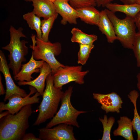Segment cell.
<instances>
[{"instance_id": "obj_2", "label": "cell", "mask_w": 140, "mask_h": 140, "mask_svg": "<svg viewBox=\"0 0 140 140\" xmlns=\"http://www.w3.org/2000/svg\"><path fill=\"white\" fill-rule=\"evenodd\" d=\"M46 81L42 100L38 109L39 114L33 126L39 125L54 116L64 93L62 90V88L54 86L52 73L47 76Z\"/></svg>"}, {"instance_id": "obj_20", "label": "cell", "mask_w": 140, "mask_h": 140, "mask_svg": "<svg viewBox=\"0 0 140 140\" xmlns=\"http://www.w3.org/2000/svg\"><path fill=\"white\" fill-rule=\"evenodd\" d=\"M72 36L71 41L82 44H89L93 43L97 39V37L94 34H89L85 33L78 28L74 27L71 31Z\"/></svg>"}, {"instance_id": "obj_7", "label": "cell", "mask_w": 140, "mask_h": 140, "mask_svg": "<svg viewBox=\"0 0 140 140\" xmlns=\"http://www.w3.org/2000/svg\"><path fill=\"white\" fill-rule=\"evenodd\" d=\"M89 72L88 70L82 71L81 66L60 67L52 74L54 85L57 88H62L63 85L72 81L83 84L84 77Z\"/></svg>"}, {"instance_id": "obj_32", "label": "cell", "mask_w": 140, "mask_h": 140, "mask_svg": "<svg viewBox=\"0 0 140 140\" xmlns=\"http://www.w3.org/2000/svg\"><path fill=\"white\" fill-rule=\"evenodd\" d=\"M123 4H130L135 3V0H120Z\"/></svg>"}, {"instance_id": "obj_17", "label": "cell", "mask_w": 140, "mask_h": 140, "mask_svg": "<svg viewBox=\"0 0 140 140\" xmlns=\"http://www.w3.org/2000/svg\"><path fill=\"white\" fill-rule=\"evenodd\" d=\"M79 18L85 23L97 26L100 17V11L92 6H84L75 9Z\"/></svg>"}, {"instance_id": "obj_29", "label": "cell", "mask_w": 140, "mask_h": 140, "mask_svg": "<svg viewBox=\"0 0 140 140\" xmlns=\"http://www.w3.org/2000/svg\"><path fill=\"white\" fill-rule=\"evenodd\" d=\"M98 7H105L108 4L111 3L114 0H95Z\"/></svg>"}, {"instance_id": "obj_36", "label": "cell", "mask_w": 140, "mask_h": 140, "mask_svg": "<svg viewBox=\"0 0 140 140\" xmlns=\"http://www.w3.org/2000/svg\"><path fill=\"white\" fill-rule=\"evenodd\" d=\"M27 2H32L33 0H25Z\"/></svg>"}, {"instance_id": "obj_1", "label": "cell", "mask_w": 140, "mask_h": 140, "mask_svg": "<svg viewBox=\"0 0 140 140\" xmlns=\"http://www.w3.org/2000/svg\"><path fill=\"white\" fill-rule=\"evenodd\" d=\"M32 113V104H29L16 114H10L0 119V140H22L29 127V119Z\"/></svg>"}, {"instance_id": "obj_22", "label": "cell", "mask_w": 140, "mask_h": 140, "mask_svg": "<svg viewBox=\"0 0 140 140\" xmlns=\"http://www.w3.org/2000/svg\"><path fill=\"white\" fill-rule=\"evenodd\" d=\"M31 29L35 30L37 37L42 39V33L41 29V20L40 18L37 16L33 11L25 14L23 16Z\"/></svg>"}, {"instance_id": "obj_24", "label": "cell", "mask_w": 140, "mask_h": 140, "mask_svg": "<svg viewBox=\"0 0 140 140\" xmlns=\"http://www.w3.org/2000/svg\"><path fill=\"white\" fill-rule=\"evenodd\" d=\"M99 120L102 123L103 128V134L101 140H111L110 132L115 122V118L112 116L108 118L107 116L105 115L103 118L99 117Z\"/></svg>"}, {"instance_id": "obj_30", "label": "cell", "mask_w": 140, "mask_h": 140, "mask_svg": "<svg viewBox=\"0 0 140 140\" xmlns=\"http://www.w3.org/2000/svg\"><path fill=\"white\" fill-rule=\"evenodd\" d=\"M134 20L136 27L138 29V32L140 33V11L136 14Z\"/></svg>"}, {"instance_id": "obj_16", "label": "cell", "mask_w": 140, "mask_h": 140, "mask_svg": "<svg viewBox=\"0 0 140 140\" xmlns=\"http://www.w3.org/2000/svg\"><path fill=\"white\" fill-rule=\"evenodd\" d=\"M97 26L102 34L106 36L109 43H113L117 39L113 25L105 9L100 11V19Z\"/></svg>"}, {"instance_id": "obj_23", "label": "cell", "mask_w": 140, "mask_h": 140, "mask_svg": "<svg viewBox=\"0 0 140 140\" xmlns=\"http://www.w3.org/2000/svg\"><path fill=\"white\" fill-rule=\"evenodd\" d=\"M58 13H56L49 18L41 20V29L42 33V40L45 42L49 41L48 36L50 30Z\"/></svg>"}, {"instance_id": "obj_11", "label": "cell", "mask_w": 140, "mask_h": 140, "mask_svg": "<svg viewBox=\"0 0 140 140\" xmlns=\"http://www.w3.org/2000/svg\"><path fill=\"white\" fill-rule=\"evenodd\" d=\"M94 98L101 105V108L106 113L109 112L119 113L123 103L121 98L117 93L112 92L107 94L94 93Z\"/></svg>"}, {"instance_id": "obj_26", "label": "cell", "mask_w": 140, "mask_h": 140, "mask_svg": "<svg viewBox=\"0 0 140 140\" xmlns=\"http://www.w3.org/2000/svg\"><path fill=\"white\" fill-rule=\"evenodd\" d=\"M132 50L136 59L137 66L140 67V33H136Z\"/></svg>"}, {"instance_id": "obj_10", "label": "cell", "mask_w": 140, "mask_h": 140, "mask_svg": "<svg viewBox=\"0 0 140 140\" xmlns=\"http://www.w3.org/2000/svg\"><path fill=\"white\" fill-rule=\"evenodd\" d=\"M5 56L2 51H0V71L3 75L5 82L6 89L4 99L5 102L11 95L18 94L24 97L28 94L25 91L17 86L13 80L9 71Z\"/></svg>"}, {"instance_id": "obj_8", "label": "cell", "mask_w": 140, "mask_h": 140, "mask_svg": "<svg viewBox=\"0 0 140 140\" xmlns=\"http://www.w3.org/2000/svg\"><path fill=\"white\" fill-rule=\"evenodd\" d=\"M29 93L24 97L17 94H14L8 99V102H0V113L4 110H8L10 114H15L18 112L24 106L28 104L39 102V96L41 95L34 87L30 86Z\"/></svg>"}, {"instance_id": "obj_5", "label": "cell", "mask_w": 140, "mask_h": 140, "mask_svg": "<svg viewBox=\"0 0 140 140\" xmlns=\"http://www.w3.org/2000/svg\"><path fill=\"white\" fill-rule=\"evenodd\" d=\"M73 89V87L70 86L64 92L61 99V104L59 110L47 124L45 127L50 128L60 124L71 125L78 128L80 127L77 121V117L80 114L87 111L78 110L72 106L71 98Z\"/></svg>"}, {"instance_id": "obj_14", "label": "cell", "mask_w": 140, "mask_h": 140, "mask_svg": "<svg viewBox=\"0 0 140 140\" xmlns=\"http://www.w3.org/2000/svg\"><path fill=\"white\" fill-rule=\"evenodd\" d=\"M52 73L51 67L45 61L40 68V74L36 78L28 82L18 81L17 83L19 86L29 85L33 87L36 89L37 92L42 95L44 92L46 79L48 75Z\"/></svg>"}, {"instance_id": "obj_21", "label": "cell", "mask_w": 140, "mask_h": 140, "mask_svg": "<svg viewBox=\"0 0 140 140\" xmlns=\"http://www.w3.org/2000/svg\"><path fill=\"white\" fill-rule=\"evenodd\" d=\"M139 96L138 92L135 90L131 91L128 95L134 106V117L132 123L134 131H136L137 135V140H140V116L138 114L137 108V101Z\"/></svg>"}, {"instance_id": "obj_33", "label": "cell", "mask_w": 140, "mask_h": 140, "mask_svg": "<svg viewBox=\"0 0 140 140\" xmlns=\"http://www.w3.org/2000/svg\"><path fill=\"white\" fill-rule=\"evenodd\" d=\"M136 77L137 80V87L138 90L140 91V71L137 75Z\"/></svg>"}, {"instance_id": "obj_31", "label": "cell", "mask_w": 140, "mask_h": 140, "mask_svg": "<svg viewBox=\"0 0 140 140\" xmlns=\"http://www.w3.org/2000/svg\"><path fill=\"white\" fill-rule=\"evenodd\" d=\"M6 91H5L3 86L2 82V77L0 74V95H4L5 94Z\"/></svg>"}, {"instance_id": "obj_25", "label": "cell", "mask_w": 140, "mask_h": 140, "mask_svg": "<svg viewBox=\"0 0 140 140\" xmlns=\"http://www.w3.org/2000/svg\"><path fill=\"white\" fill-rule=\"evenodd\" d=\"M94 47L93 44H79V50L78 54V63L82 65L85 64L89 57L92 50Z\"/></svg>"}, {"instance_id": "obj_37", "label": "cell", "mask_w": 140, "mask_h": 140, "mask_svg": "<svg viewBox=\"0 0 140 140\" xmlns=\"http://www.w3.org/2000/svg\"><path fill=\"white\" fill-rule=\"evenodd\" d=\"M50 0V1L52 2H53L55 1H56V0Z\"/></svg>"}, {"instance_id": "obj_28", "label": "cell", "mask_w": 140, "mask_h": 140, "mask_svg": "<svg viewBox=\"0 0 140 140\" xmlns=\"http://www.w3.org/2000/svg\"><path fill=\"white\" fill-rule=\"evenodd\" d=\"M22 140H41V139L39 138L36 137L32 133H28L25 134Z\"/></svg>"}, {"instance_id": "obj_3", "label": "cell", "mask_w": 140, "mask_h": 140, "mask_svg": "<svg viewBox=\"0 0 140 140\" xmlns=\"http://www.w3.org/2000/svg\"><path fill=\"white\" fill-rule=\"evenodd\" d=\"M23 29L22 27L16 29L11 26L9 31L10 33V41L9 44L2 47V49L9 51L8 55L10 68L12 71L13 75L15 76L20 71L22 63L26 61L25 58L28 53V48L26 46L27 41L21 40V37L26 38L23 33Z\"/></svg>"}, {"instance_id": "obj_19", "label": "cell", "mask_w": 140, "mask_h": 140, "mask_svg": "<svg viewBox=\"0 0 140 140\" xmlns=\"http://www.w3.org/2000/svg\"><path fill=\"white\" fill-rule=\"evenodd\" d=\"M105 7L114 13L118 12H122L125 14L126 16L134 18L140 11V5L136 3L122 4L111 2L107 4Z\"/></svg>"}, {"instance_id": "obj_9", "label": "cell", "mask_w": 140, "mask_h": 140, "mask_svg": "<svg viewBox=\"0 0 140 140\" xmlns=\"http://www.w3.org/2000/svg\"><path fill=\"white\" fill-rule=\"evenodd\" d=\"M39 138L41 140H76L71 125L60 124L51 128L44 127L38 129Z\"/></svg>"}, {"instance_id": "obj_18", "label": "cell", "mask_w": 140, "mask_h": 140, "mask_svg": "<svg viewBox=\"0 0 140 140\" xmlns=\"http://www.w3.org/2000/svg\"><path fill=\"white\" fill-rule=\"evenodd\" d=\"M117 128L113 132L114 136H120L127 140H133V127L131 119L126 116H121L117 121Z\"/></svg>"}, {"instance_id": "obj_15", "label": "cell", "mask_w": 140, "mask_h": 140, "mask_svg": "<svg viewBox=\"0 0 140 140\" xmlns=\"http://www.w3.org/2000/svg\"><path fill=\"white\" fill-rule=\"evenodd\" d=\"M33 11L37 16L47 19L57 12L53 2L49 0H33L32 1Z\"/></svg>"}, {"instance_id": "obj_27", "label": "cell", "mask_w": 140, "mask_h": 140, "mask_svg": "<svg viewBox=\"0 0 140 140\" xmlns=\"http://www.w3.org/2000/svg\"><path fill=\"white\" fill-rule=\"evenodd\" d=\"M69 3L75 9L86 6L97 5L95 0H69Z\"/></svg>"}, {"instance_id": "obj_35", "label": "cell", "mask_w": 140, "mask_h": 140, "mask_svg": "<svg viewBox=\"0 0 140 140\" xmlns=\"http://www.w3.org/2000/svg\"><path fill=\"white\" fill-rule=\"evenodd\" d=\"M135 3H137L140 5V0H135Z\"/></svg>"}, {"instance_id": "obj_6", "label": "cell", "mask_w": 140, "mask_h": 140, "mask_svg": "<svg viewBox=\"0 0 140 140\" xmlns=\"http://www.w3.org/2000/svg\"><path fill=\"white\" fill-rule=\"evenodd\" d=\"M105 9L113 25L117 39L124 47L132 50L137 33L134 18L126 16L124 19H120L115 13Z\"/></svg>"}, {"instance_id": "obj_4", "label": "cell", "mask_w": 140, "mask_h": 140, "mask_svg": "<svg viewBox=\"0 0 140 140\" xmlns=\"http://www.w3.org/2000/svg\"><path fill=\"white\" fill-rule=\"evenodd\" d=\"M32 44L29 47L32 50L34 59L36 60H43L50 66L53 74L60 67L65 65L60 63L56 59L61 51V45L58 42L52 43L45 41L32 34L31 36Z\"/></svg>"}, {"instance_id": "obj_13", "label": "cell", "mask_w": 140, "mask_h": 140, "mask_svg": "<svg viewBox=\"0 0 140 140\" xmlns=\"http://www.w3.org/2000/svg\"><path fill=\"white\" fill-rule=\"evenodd\" d=\"M43 60H37L33 58V54L30 60L26 64H22L19 73L14 76V79L16 81H30L33 79L32 75L34 73L40 72V68L44 64Z\"/></svg>"}, {"instance_id": "obj_12", "label": "cell", "mask_w": 140, "mask_h": 140, "mask_svg": "<svg viewBox=\"0 0 140 140\" xmlns=\"http://www.w3.org/2000/svg\"><path fill=\"white\" fill-rule=\"evenodd\" d=\"M53 2L57 13L62 17L61 24L65 25L68 22L71 24H77V19L79 18L78 13L76 9L70 5L69 0H58Z\"/></svg>"}, {"instance_id": "obj_34", "label": "cell", "mask_w": 140, "mask_h": 140, "mask_svg": "<svg viewBox=\"0 0 140 140\" xmlns=\"http://www.w3.org/2000/svg\"><path fill=\"white\" fill-rule=\"evenodd\" d=\"M10 114V113L9 112L8 110H6V111L4 112H1L0 114V119Z\"/></svg>"}]
</instances>
